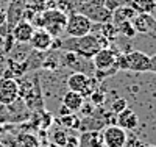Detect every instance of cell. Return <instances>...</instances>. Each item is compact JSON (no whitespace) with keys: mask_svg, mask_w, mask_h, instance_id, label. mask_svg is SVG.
Listing matches in <instances>:
<instances>
[{"mask_svg":"<svg viewBox=\"0 0 156 147\" xmlns=\"http://www.w3.org/2000/svg\"><path fill=\"white\" fill-rule=\"evenodd\" d=\"M109 41L97 31H90L84 36H69L61 41L59 50L62 52H73L80 57L92 60L94 55L103 47H108Z\"/></svg>","mask_w":156,"mask_h":147,"instance_id":"6da1fadb","label":"cell"},{"mask_svg":"<svg viewBox=\"0 0 156 147\" xmlns=\"http://www.w3.org/2000/svg\"><path fill=\"white\" fill-rule=\"evenodd\" d=\"M119 71H133V72H148L150 57L140 50H133L129 53H120L117 58Z\"/></svg>","mask_w":156,"mask_h":147,"instance_id":"7a4b0ae2","label":"cell"},{"mask_svg":"<svg viewBox=\"0 0 156 147\" xmlns=\"http://www.w3.org/2000/svg\"><path fill=\"white\" fill-rule=\"evenodd\" d=\"M67 20V13L58 8H48L41 11V28L47 30L53 38H59L64 31Z\"/></svg>","mask_w":156,"mask_h":147,"instance_id":"3957f363","label":"cell"},{"mask_svg":"<svg viewBox=\"0 0 156 147\" xmlns=\"http://www.w3.org/2000/svg\"><path fill=\"white\" fill-rule=\"evenodd\" d=\"M92 20L87 16H84L80 11H73L70 14H67V20H66V30L67 36H84L87 33H90L92 30Z\"/></svg>","mask_w":156,"mask_h":147,"instance_id":"277c9868","label":"cell"},{"mask_svg":"<svg viewBox=\"0 0 156 147\" xmlns=\"http://www.w3.org/2000/svg\"><path fill=\"white\" fill-rule=\"evenodd\" d=\"M59 53H61V64L62 66H66V68H69V69H73L75 72H83L86 75L92 77L94 69H95L92 60L80 57V55H76V53H73V52H62V50H59Z\"/></svg>","mask_w":156,"mask_h":147,"instance_id":"5b68a950","label":"cell"},{"mask_svg":"<svg viewBox=\"0 0 156 147\" xmlns=\"http://www.w3.org/2000/svg\"><path fill=\"white\" fill-rule=\"evenodd\" d=\"M95 78L90 77V75H86L83 72H73L67 77V88L69 91H73V92H78L81 94L83 97H89L90 92L94 91L95 88Z\"/></svg>","mask_w":156,"mask_h":147,"instance_id":"8992f818","label":"cell"},{"mask_svg":"<svg viewBox=\"0 0 156 147\" xmlns=\"http://www.w3.org/2000/svg\"><path fill=\"white\" fill-rule=\"evenodd\" d=\"M103 138V145L106 147H123L126 141V130L119 127L117 124L114 125H106L101 133Z\"/></svg>","mask_w":156,"mask_h":147,"instance_id":"52a82bcc","label":"cell"},{"mask_svg":"<svg viewBox=\"0 0 156 147\" xmlns=\"http://www.w3.org/2000/svg\"><path fill=\"white\" fill-rule=\"evenodd\" d=\"M19 97V85L16 78L0 77V105H11Z\"/></svg>","mask_w":156,"mask_h":147,"instance_id":"ba28073f","label":"cell"},{"mask_svg":"<svg viewBox=\"0 0 156 147\" xmlns=\"http://www.w3.org/2000/svg\"><path fill=\"white\" fill-rule=\"evenodd\" d=\"M120 53L115 52L109 47H103L100 49L94 58H92V63H94V68L95 69H111V68H117V58H119Z\"/></svg>","mask_w":156,"mask_h":147,"instance_id":"9c48e42d","label":"cell"},{"mask_svg":"<svg viewBox=\"0 0 156 147\" xmlns=\"http://www.w3.org/2000/svg\"><path fill=\"white\" fill-rule=\"evenodd\" d=\"M80 13L87 16L92 22H111V14H112V11H109L105 5H95V3L84 5Z\"/></svg>","mask_w":156,"mask_h":147,"instance_id":"30bf717a","label":"cell"},{"mask_svg":"<svg viewBox=\"0 0 156 147\" xmlns=\"http://www.w3.org/2000/svg\"><path fill=\"white\" fill-rule=\"evenodd\" d=\"M131 25L134 27L136 33L148 35L151 31H156V19L151 16V13H137L131 19Z\"/></svg>","mask_w":156,"mask_h":147,"instance_id":"8fae6325","label":"cell"},{"mask_svg":"<svg viewBox=\"0 0 156 147\" xmlns=\"http://www.w3.org/2000/svg\"><path fill=\"white\" fill-rule=\"evenodd\" d=\"M51 42H53V36H51L47 30H44V28H34L28 44L31 46L33 50L47 52L51 47Z\"/></svg>","mask_w":156,"mask_h":147,"instance_id":"7c38bea8","label":"cell"},{"mask_svg":"<svg viewBox=\"0 0 156 147\" xmlns=\"http://www.w3.org/2000/svg\"><path fill=\"white\" fill-rule=\"evenodd\" d=\"M33 31H34L33 24L22 19L20 22H17L14 27H12L11 35H12V38H14V41H17L19 44H28Z\"/></svg>","mask_w":156,"mask_h":147,"instance_id":"4fadbf2b","label":"cell"},{"mask_svg":"<svg viewBox=\"0 0 156 147\" xmlns=\"http://www.w3.org/2000/svg\"><path fill=\"white\" fill-rule=\"evenodd\" d=\"M115 124L119 127H122L123 130H134L139 124V119L133 110L125 108L122 113L115 114Z\"/></svg>","mask_w":156,"mask_h":147,"instance_id":"5bb4252c","label":"cell"},{"mask_svg":"<svg viewBox=\"0 0 156 147\" xmlns=\"http://www.w3.org/2000/svg\"><path fill=\"white\" fill-rule=\"evenodd\" d=\"M78 147H103V138L100 130L83 131L78 138Z\"/></svg>","mask_w":156,"mask_h":147,"instance_id":"9a60e30c","label":"cell"},{"mask_svg":"<svg viewBox=\"0 0 156 147\" xmlns=\"http://www.w3.org/2000/svg\"><path fill=\"white\" fill-rule=\"evenodd\" d=\"M84 103V97L78 92H73V91H67L66 94L62 96V105L67 106V108L72 111V113H76L80 111V108Z\"/></svg>","mask_w":156,"mask_h":147,"instance_id":"2e32d148","label":"cell"},{"mask_svg":"<svg viewBox=\"0 0 156 147\" xmlns=\"http://www.w3.org/2000/svg\"><path fill=\"white\" fill-rule=\"evenodd\" d=\"M137 13L131 8V6H125V5H120L117 6L115 9H112V14H111V20L114 25L120 24V22H125V20H131Z\"/></svg>","mask_w":156,"mask_h":147,"instance_id":"e0dca14e","label":"cell"},{"mask_svg":"<svg viewBox=\"0 0 156 147\" xmlns=\"http://www.w3.org/2000/svg\"><path fill=\"white\" fill-rule=\"evenodd\" d=\"M27 3H9L8 9L5 11L6 13V24L11 27H14L17 22L22 20V13H23V8Z\"/></svg>","mask_w":156,"mask_h":147,"instance_id":"ac0fdd59","label":"cell"},{"mask_svg":"<svg viewBox=\"0 0 156 147\" xmlns=\"http://www.w3.org/2000/svg\"><path fill=\"white\" fill-rule=\"evenodd\" d=\"M129 6L136 13H153L156 8V0H131Z\"/></svg>","mask_w":156,"mask_h":147,"instance_id":"d6986e66","label":"cell"},{"mask_svg":"<svg viewBox=\"0 0 156 147\" xmlns=\"http://www.w3.org/2000/svg\"><path fill=\"white\" fill-rule=\"evenodd\" d=\"M115 30H117V33H119V35L126 36L129 39L136 36V30H134V27L131 25V20H125V22L117 24L115 25Z\"/></svg>","mask_w":156,"mask_h":147,"instance_id":"ffe728a7","label":"cell"},{"mask_svg":"<svg viewBox=\"0 0 156 147\" xmlns=\"http://www.w3.org/2000/svg\"><path fill=\"white\" fill-rule=\"evenodd\" d=\"M89 99H90V103H92L94 106H101L106 100V94L101 89H94L92 92H90Z\"/></svg>","mask_w":156,"mask_h":147,"instance_id":"44dd1931","label":"cell"},{"mask_svg":"<svg viewBox=\"0 0 156 147\" xmlns=\"http://www.w3.org/2000/svg\"><path fill=\"white\" fill-rule=\"evenodd\" d=\"M61 122H62L64 127H67V128H80V119L75 116V113H70L69 116H62Z\"/></svg>","mask_w":156,"mask_h":147,"instance_id":"7402d4cb","label":"cell"},{"mask_svg":"<svg viewBox=\"0 0 156 147\" xmlns=\"http://www.w3.org/2000/svg\"><path fill=\"white\" fill-rule=\"evenodd\" d=\"M66 141H67V135L64 133V130L53 131V135H51V142L53 144H56L58 147H64L66 145Z\"/></svg>","mask_w":156,"mask_h":147,"instance_id":"603a6c76","label":"cell"},{"mask_svg":"<svg viewBox=\"0 0 156 147\" xmlns=\"http://www.w3.org/2000/svg\"><path fill=\"white\" fill-rule=\"evenodd\" d=\"M125 108H128L126 100H125V99H117V100H114V103H112V106H111V111H112L114 114H119V113H122Z\"/></svg>","mask_w":156,"mask_h":147,"instance_id":"cb8c5ba5","label":"cell"},{"mask_svg":"<svg viewBox=\"0 0 156 147\" xmlns=\"http://www.w3.org/2000/svg\"><path fill=\"white\" fill-rule=\"evenodd\" d=\"M3 52H5V55L6 53H9L12 49H14V38H12V35L9 33V35H6L5 38H3Z\"/></svg>","mask_w":156,"mask_h":147,"instance_id":"d4e9b609","label":"cell"},{"mask_svg":"<svg viewBox=\"0 0 156 147\" xmlns=\"http://www.w3.org/2000/svg\"><path fill=\"white\" fill-rule=\"evenodd\" d=\"M123 147H144V142L137 138H134V136H131V138H126Z\"/></svg>","mask_w":156,"mask_h":147,"instance_id":"484cf974","label":"cell"},{"mask_svg":"<svg viewBox=\"0 0 156 147\" xmlns=\"http://www.w3.org/2000/svg\"><path fill=\"white\" fill-rule=\"evenodd\" d=\"M64 147H78V138L76 136H67L66 145Z\"/></svg>","mask_w":156,"mask_h":147,"instance_id":"4316f807","label":"cell"},{"mask_svg":"<svg viewBox=\"0 0 156 147\" xmlns=\"http://www.w3.org/2000/svg\"><path fill=\"white\" fill-rule=\"evenodd\" d=\"M148 72H154L156 74V53L153 57H150V69H148Z\"/></svg>","mask_w":156,"mask_h":147,"instance_id":"83f0119b","label":"cell"},{"mask_svg":"<svg viewBox=\"0 0 156 147\" xmlns=\"http://www.w3.org/2000/svg\"><path fill=\"white\" fill-rule=\"evenodd\" d=\"M70 113H72V111L67 108V106H64V105L59 106V116H61V117H62V116H69Z\"/></svg>","mask_w":156,"mask_h":147,"instance_id":"f1b7e54d","label":"cell"},{"mask_svg":"<svg viewBox=\"0 0 156 147\" xmlns=\"http://www.w3.org/2000/svg\"><path fill=\"white\" fill-rule=\"evenodd\" d=\"M47 2V0H31V3L37 8H41V11H44V3Z\"/></svg>","mask_w":156,"mask_h":147,"instance_id":"f546056e","label":"cell"},{"mask_svg":"<svg viewBox=\"0 0 156 147\" xmlns=\"http://www.w3.org/2000/svg\"><path fill=\"white\" fill-rule=\"evenodd\" d=\"M5 22H6V13L0 9V25H2V24H5Z\"/></svg>","mask_w":156,"mask_h":147,"instance_id":"4dcf8cb0","label":"cell"},{"mask_svg":"<svg viewBox=\"0 0 156 147\" xmlns=\"http://www.w3.org/2000/svg\"><path fill=\"white\" fill-rule=\"evenodd\" d=\"M3 60H5V52H3V49H0V63Z\"/></svg>","mask_w":156,"mask_h":147,"instance_id":"1f68e13d","label":"cell"},{"mask_svg":"<svg viewBox=\"0 0 156 147\" xmlns=\"http://www.w3.org/2000/svg\"><path fill=\"white\" fill-rule=\"evenodd\" d=\"M9 3H25V0H8Z\"/></svg>","mask_w":156,"mask_h":147,"instance_id":"d6a6232c","label":"cell"},{"mask_svg":"<svg viewBox=\"0 0 156 147\" xmlns=\"http://www.w3.org/2000/svg\"><path fill=\"white\" fill-rule=\"evenodd\" d=\"M2 44H3V36L0 35V47H2Z\"/></svg>","mask_w":156,"mask_h":147,"instance_id":"836d02e7","label":"cell"},{"mask_svg":"<svg viewBox=\"0 0 156 147\" xmlns=\"http://www.w3.org/2000/svg\"><path fill=\"white\" fill-rule=\"evenodd\" d=\"M48 147H58V145H56V144H53V142H51V144H50Z\"/></svg>","mask_w":156,"mask_h":147,"instance_id":"e575fe53","label":"cell"},{"mask_svg":"<svg viewBox=\"0 0 156 147\" xmlns=\"http://www.w3.org/2000/svg\"><path fill=\"white\" fill-rule=\"evenodd\" d=\"M144 147H156V145H144Z\"/></svg>","mask_w":156,"mask_h":147,"instance_id":"d590c367","label":"cell"},{"mask_svg":"<svg viewBox=\"0 0 156 147\" xmlns=\"http://www.w3.org/2000/svg\"><path fill=\"white\" fill-rule=\"evenodd\" d=\"M0 147H5V145H3V144H2V142H0Z\"/></svg>","mask_w":156,"mask_h":147,"instance_id":"8d00e7d4","label":"cell"}]
</instances>
